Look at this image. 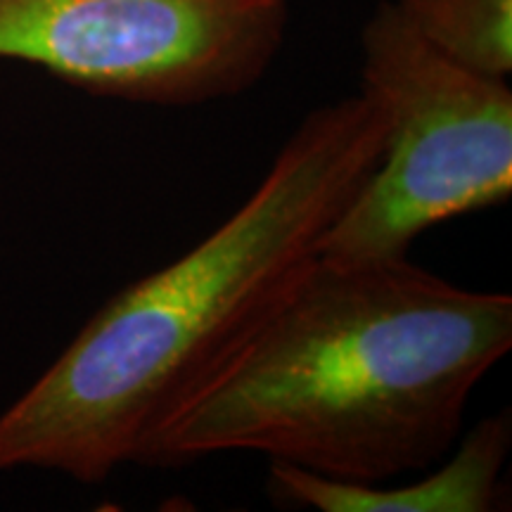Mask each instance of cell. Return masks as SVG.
<instances>
[{
  "instance_id": "2",
  "label": "cell",
  "mask_w": 512,
  "mask_h": 512,
  "mask_svg": "<svg viewBox=\"0 0 512 512\" xmlns=\"http://www.w3.org/2000/svg\"><path fill=\"white\" fill-rule=\"evenodd\" d=\"M366 95L320 105L219 228L95 311L0 413V472L100 484L230 361L318 259L384 147Z\"/></svg>"
},
{
  "instance_id": "3",
  "label": "cell",
  "mask_w": 512,
  "mask_h": 512,
  "mask_svg": "<svg viewBox=\"0 0 512 512\" xmlns=\"http://www.w3.org/2000/svg\"><path fill=\"white\" fill-rule=\"evenodd\" d=\"M361 93L382 114L384 147L325 233L320 259H406L425 230L510 200L508 81L448 60L392 0L361 31Z\"/></svg>"
},
{
  "instance_id": "4",
  "label": "cell",
  "mask_w": 512,
  "mask_h": 512,
  "mask_svg": "<svg viewBox=\"0 0 512 512\" xmlns=\"http://www.w3.org/2000/svg\"><path fill=\"white\" fill-rule=\"evenodd\" d=\"M287 0H0V60L152 107L252 91L285 43Z\"/></svg>"
},
{
  "instance_id": "6",
  "label": "cell",
  "mask_w": 512,
  "mask_h": 512,
  "mask_svg": "<svg viewBox=\"0 0 512 512\" xmlns=\"http://www.w3.org/2000/svg\"><path fill=\"white\" fill-rule=\"evenodd\" d=\"M406 24L434 50L472 72H512V0H392Z\"/></svg>"
},
{
  "instance_id": "1",
  "label": "cell",
  "mask_w": 512,
  "mask_h": 512,
  "mask_svg": "<svg viewBox=\"0 0 512 512\" xmlns=\"http://www.w3.org/2000/svg\"><path fill=\"white\" fill-rule=\"evenodd\" d=\"M510 347V294L465 290L408 256H318L226 366L159 422L133 465L261 453L356 484L432 470Z\"/></svg>"
},
{
  "instance_id": "5",
  "label": "cell",
  "mask_w": 512,
  "mask_h": 512,
  "mask_svg": "<svg viewBox=\"0 0 512 512\" xmlns=\"http://www.w3.org/2000/svg\"><path fill=\"white\" fill-rule=\"evenodd\" d=\"M512 446L510 408L479 420L427 477L406 486L339 482L287 463L268 467L275 503L318 512H489L503 501Z\"/></svg>"
}]
</instances>
